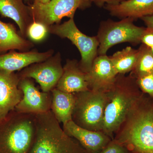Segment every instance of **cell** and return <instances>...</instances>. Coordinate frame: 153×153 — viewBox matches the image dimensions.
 <instances>
[{"mask_svg":"<svg viewBox=\"0 0 153 153\" xmlns=\"http://www.w3.org/2000/svg\"><path fill=\"white\" fill-rule=\"evenodd\" d=\"M56 88L64 92L77 93L88 90L86 73L79 67L76 60H66L63 72Z\"/></svg>","mask_w":153,"mask_h":153,"instance_id":"cell-15","label":"cell"},{"mask_svg":"<svg viewBox=\"0 0 153 153\" xmlns=\"http://www.w3.org/2000/svg\"><path fill=\"white\" fill-rule=\"evenodd\" d=\"M54 53L53 49L44 52L35 50L20 52L11 50L0 54V69L12 72L20 71L34 63L45 61Z\"/></svg>","mask_w":153,"mask_h":153,"instance_id":"cell-14","label":"cell"},{"mask_svg":"<svg viewBox=\"0 0 153 153\" xmlns=\"http://www.w3.org/2000/svg\"><path fill=\"white\" fill-rule=\"evenodd\" d=\"M133 19L127 18L120 22L108 20L102 22L97 37L99 42L98 55H106L108 50L116 44L128 42L140 44L146 28L134 25Z\"/></svg>","mask_w":153,"mask_h":153,"instance_id":"cell-6","label":"cell"},{"mask_svg":"<svg viewBox=\"0 0 153 153\" xmlns=\"http://www.w3.org/2000/svg\"><path fill=\"white\" fill-rule=\"evenodd\" d=\"M52 0H34L33 2L39 3L41 4H46Z\"/></svg>","mask_w":153,"mask_h":153,"instance_id":"cell-28","label":"cell"},{"mask_svg":"<svg viewBox=\"0 0 153 153\" xmlns=\"http://www.w3.org/2000/svg\"><path fill=\"white\" fill-rule=\"evenodd\" d=\"M99 153H131L123 145L113 139Z\"/></svg>","mask_w":153,"mask_h":153,"instance_id":"cell-24","label":"cell"},{"mask_svg":"<svg viewBox=\"0 0 153 153\" xmlns=\"http://www.w3.org/2000/svg\"><path fill=\"white\" fill-rule=\"evenodd\" d=\"M29 153H88L61 127L51 110L36 114V131Z\"/></svg>","mask_w":153,"mask_h":153,"instance_id":"cell-3","label":"cell"},{"mask_svg":"<svg viewBox=\"0 0 153 153\" xmlns=\"http://www.w3.org/2000/svg\"><path fill=\"white\" fill-rule=\"evenodd\" d=\"M61 62V54L57 52L45 61L32 64L17 73L20 78L35 79L44 92H51L63 74Z\"/></svg>","mask_w":153,"mask_h":153,"instance_id":"cell-9","label":"cell"},{"mask_svg":"<svg viewBox=\"0 0 153 153\" xmlns=\"http://www.w3.org/2000/svg\"><path fill=\"white\" fill-rule=\"evenodd\" d=\"M138 49L136 64L130 73L136 79L153 72V54L151 48L142 44Z\"/></svg>","mask_w":153,"mask_h":153,"instance_id":"cell-21","label":"cell"},{"mask_svg":"<svg viewBox=\"0 0 153 153\" xmlns=\"http://www.w3.org/2000/svg\"><path fill=\"white\" fill-rule=\"evenodd\" d=\"M113 139L131 153H153V99L142 93Z\"/></svg>","mask_w":153,"mask_h":153,"instance_id":"cell-1","label":"cell"},{"mask_svg":"<svg viewBox=\"0 0 153 153\" xmlns=\"http://www.w3.org/2000/svg\"><path fill=\"white\" fill-rule=\"evenodd\" d=\"M19 74L0 69V120L14 110L23 97Z\"/></svg>","mask_w":153,"mask_h":153,"instance_id":"cell-12","label":"cell"},{"mask_svg":"<svg viewBox=\"0 0 153 153\" xmlns=\"http://www.w3.org/2000/svg\"><path fill=\"white\" fill-rule=\"evenodd\" d=\"M90 0H52L46 4L33 2L30 6L33 21L40 22L47 27L59 24L63 18H74L78 9L90 6Z\"/></svg>","mask_w":153,"mask_h":153,"instance_id":"cell-8","label":"cell"},{"mask_svg":"<svg viewBox=\"0 0 153 153\" xmlns=\"http://www.w3.org/2000/svg\"><path fill=\"white\" fill-rule=\"evenodd\" d=\"M74 94L72 120L82 128L102 131L107 103L105 92L88 90Z\"/></svg>","mask_w":153,"mask_h":153,"instance_id":"cell-5","label":"cell"},{"mask_svg":"<svg viewBox=\"0 0 153 153\" xmlns=\"http://www.w3.org/2000/svg\"><path fill=\"white\" fill-rule=\"evenodd\" d=\"M105 8L113 16L134 21L153 16V0H123L117 4L106 5Z\"/></svg>","mask_w":153,"mask_h":153,"instance_id":"cell-16","label":"cell"},{"mask_svg":"<svg viewBox=\"0 0 153 153\" xmlns=\"http://www.w3.org/2000/svg\"><path fill=\"white\" fill-rule=\"evenodd\" d=\"M151 51H152V52L153 54V46L152 47H151Z\"/></svg>","mask_w":153,"mask_h":153,"instance_id":"cell-29","label":"cell"},{"mask_svg":"<svg viewBox=\"0 0 153 153\" xmlns=\"http://www.w3.org/2000/svg\"><path fill=\"white\" fill-rule=\"evenodd\" d=\"M48 29L49 33L67 38L76 46L81 55L79 67L85 73H88L98 55L99 42L97 37H90L82 33L75 25L74 18L63 24L51 25Z\"/></svg>","mask_w":153,"mask_h":153,"instance_id":"cell-7","label":"cell"},{"mask_svg":"<svg viewBox=\"0 0 153 153\" xmlns=\"http://www.w3.org/2000/svg\"><path fill=\"white\" fill-rule=\"evenodd\" d=\"M52 94L51 110L57 120L65 125L72 120V115L75 104L74 93L64 92L54 88L51 91Z\"/></svg>","mask_w":153,"mask_h":153,"instance_id":"cell-19","label":"cell"},{"mask_svg":"<svg viewBox=\"0 0 153 153\" xmlns=\"http://www.w3.org/2000/svg\"><path fill=\"white\" fill-rule=\"evenodd\" d=\"M141 42L151 48L153 46V31L146 28L141 39Z\"/></svg>","mask_w":153,"mask_h":153,"instance_id":"cell-25","label":"cell"},{"mask_svg":"<svg viewBox=\"0 0 153 153\" xmlns=\"http://www.w3.org/2000/svg\"><path fill=\"white\" fill-rule=\"evenodd\" d=\"M36 131V114L12 111L0 120V153H29Z\"/></svg>","mask_w":153,"mask_h":153,"instance_id":"cell-4","label":"cell"},{"mask_svg":"<svg viewBox=\"0 0 153 153\" xmlns=\"http://www.w3.org/2000/svg\"><path fill=\"white\" fill-rule=\"evenodd\" d=\"M147 28L153 31V15L143 17L141 19Z\"/></svg>","mask_w":153,"mask_h":153,"instance_id":"cell-27","label":"cell"},{"mask_svg":"<svg viewBox=\"0 0 153 153\" xmlns=\"http://www.w3.org/2000/svg\"><path fill=\"white\" fill-rule=\"evenodd\" d=\"M117 74L109 57L98 55L90 71L86 73L88 90L106 92L113 85Z\"/></svg>","mask_w":153,"mask_h":153,"instance_id":"cell-11","label":"cell"},{"mask_svg":"<svg viewBox=\"0 0 153 153\" xmlns=\"http://www.w3.org/2000/svg\"><path fill=\"white\" fill-rule=\"evenodd\" d=\"M139 53L138 49H135L127 47L109 57L117 73L125 74L133 70L136 64Z\"/></svg>","mask_w":153,"mask_h":153,"instance_id":"cell-20","label":"cell"},{"mask_svg":"<svg viewBox=\"0 0 153 153\" xmlns=\"http://www.w3.org/2000/svg\"><path fill=\"white\" fill-rule=\"evenodd\" d=\"M143 93L132 75L118 74L113 85L105 92L107 103L102 131L113 139L128 113Z\"/></svg>","mask_w":153,"mask_h":153,"instance_id":"cell-2","label":"cell"},{"mask_svg":"<svg viewBox=\"0 0 153 153\" xmlns=\"http://www.w3.org/2000/svg\"><path fill=\"white\" fill-rule=\"evenodd\" d=\"M49 27L42 23L33 21L27 30L26 37H28L31 41L40 42L44 41L49 33Z\"/></svg>","mask_w":153,"mask_h":153,"instance_id":"cell-22","label":"cell"},{"mask_svg":"<svg viewBox=\"0 0 153 153\" xmlns=\"http://www.w3.org/2000/svg\"><path fill=\"white\" fill-rule=\"evenodd\" d=\"M69 136L76 139L88 153H99L112 139L102 131L89 130L77 126L72 120L63 126Z\"/></svg>","mask_w":153,"mask_h":153,"instance_id":"cell-13","label":"cell"},{"mask_svg":"<svg viewBox=\"0 0 153 153\" xmlns=\"http://www.w3.org/2000/svg\"><path fill=\"white\" fill-rule=\"evenodd\" d=\"M19 87L23 92V97L15 110L22 113L34 114L51 110V91H40L31 78H20Z\"/></svg>","mask_w":153,"mask_h":153,"instance_id":"cell-10","label":"cell"},{"mask_svg":"<svg viewBox=\"0 0 153 153\" xmlns=\"http://www.w3.org/2000/svg\"><path fill=\"white\" fill-rule=\"evenodd\" d=\"M136 81L138 86L143 93L153 99V72L137 78Z\"/></svg>","mask_w":153,"mask_h":153,"instance_id":"cell-23","label":"cell"},{"mask_svg":"<svg viewBox=\"0 0 153 153\" xmlns=\"http://www.w3.org/2000/svg\"><path fill=\"white\" fill-rule=\"evenodd\" d=\"M98 7H102L105 4L106 5H116L121 2L123 0H90Z\"/></svg>","mask_w":153,"mask_h":153,"instance_id":"cell-26","label":"cell"},{"mask_svg":"<svg viewBox=\"0 0 153 153\" xmlns=\"http://www.w3.org/2000/svg\"><path fill=\"white\" fill-rule=\"evenodd\" d=\"M0 15L13 20L18 25L19 33L26 38L27 30L33 22L30 6L24 0H0Z\"/></svg>","mask_w":153,"mask_h":153,"instance_id":"cell-17","label":"cell"},{"mask_svg":"<svg viewBox=\"0 0 153 153\" xmlns=\"http://www.w3.org/2000/svg\"><path fill=\"white\" fill-rule=\"evenodd\" d=\"M34 46L32 41L27 40L17 31L13 24L0 20V54L13 50L27 52Z\"/></svg>","mask_w":153,"mask_h":153,"instance_id":"cell-18","label":"cell"}]
</instances>
